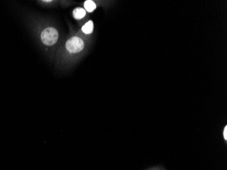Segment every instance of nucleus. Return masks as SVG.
Listing matches in <instances>:
<instances>
[{
  "instance_id": "20e7f679",
  "label": "nucleus",
  "mask_w": 227,
  "mask_h": 170,
  "mask_svg": "<svg viewBox=\"0 0 227 170\" xmlns=\"http://www.w3.org/2000/svg\"><path fill=\"white\" fill-rule=\"evenodd\" d=\"M82 30L86 34L91 33L93 31V23L91 20H89L82 27Z\"/></svg>"
},
{
  "instance_id": "f03ea898",
  "label": "nucleus",
  "mask_w": 227,
  "mask_h": 170,
  "mask_svg": "<svg viewBox=\"0 0 227 170\" xmlns=\"http://www.w3.org/2000/svg\"><path fill=\"white\" fill-rule=\"evenodd\" d=\"M66 48L70 53H76L84 48V42L82 39L78 37H73L67 40Z\"/></svg>"
},
{
  "instance_id": "39448f33",
  "label": "nucleus",
  "mask_w": 227,
  "mask_h": 170,
  "mask_svg": "<svg viewBox=\"0 0 227 170\" xmlns=\"http://www.w3.org/2000/svg\"><path fill=\"white\" fill-rule=\"evenodd\" d=\"M84 8L86 10H87V12H91L96 8V4H95V2H93V1L88 0V1L85 2Z\"/></svg>"
},
{
  "instance_id": "7ed1b4c3",
  "label": "nucleus",
  "mask_w": 227,
  "mask_h": 170,
  "mask_svg": "<svg viewBox=\"0 0 227 170\" xmlns=\"http://www.w3.org/2000/svg\"><path fill=\"white\" fill-rule=\"evenodd\" d=\"M73 15H74L75 19H81L86 15V11L82 8H77L73 12Z\"/></svg>"
},
{
  "instance_id": "423d86ee",
  "label": "nucleus",
  "mask_w": 227,
  "mask_h": 170,
  "mask_svg": "<svg viewBox=\"0 0 227 170\" xmlns=\"http://www.w3.org/2000/svg\"><path fill=\"white\" fill-rule=\"evenodd\" d=\"M224 137L225 140L227 139V127L226 126L225 127V128H224Z\"/></svg>"
},
{
  "instance_id": "0eeeda50",
  "label": "nucleus",
  "mask_w": 227,
  "mask_h": 170,
  "mask_svg": "<svg viewBox=\"0 0 227 170\" xmlns=\"http://www.w3.org/2000/svg\"><path fill=\"white\" fill-rule=\"evenodd\" d=\"M46 2H51V1H45Z\"/></svg>"
},
{
  "instance_id": "f257e3e1",
  "label": "nucleus",
  "mask_w": 227,
  "mask_h": 170,
  "mask_svg": "<svg viewBox=\"0 0 227 170\" xmlns=\"http://www.w3.org/2000/svg\"><path fill=\"white\" fill-rule=\"evenodd\" d=\"M58 31L53 27L46 29L41 34V41L47 46H52L55 44L58 40Z\"/></svg>"
}]
</instances>
